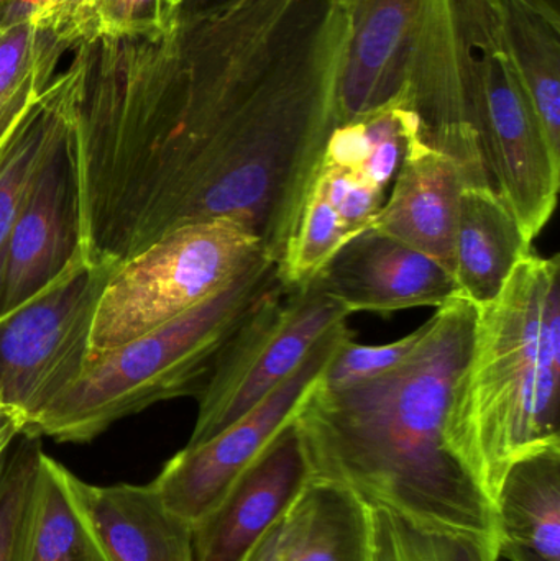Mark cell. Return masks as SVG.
<instances>
[{"mask_svg": "<svg viewBox=\"0 0 560 561\" xmlns=\"http://www.w3.org/2000/svg\"><path fill=\"white\" fill-rule=\"evenodd\" d=\"M240 0H194L187 3L186 7L180 10H191V12H209V10L226 9V7L233 5Z\"/></svg>", "mask_w": 560, "mask_h": 561, "instance_id": "4dcf8cb0", "label": "cell"}, {"mask_svg": "<svg viewBox=\"0 0 560 561\" xmlns=\"http://www.w3.org/2000/svg\"><path fill=\"white\" fill-rule=\"evenodd\" d=\"M293 421L240 474L222 503L193 529L196 561H240L308 481Z\"/></svg>", "mask_w": 560, "mask_h": 561, "instance_id": "4fadbf2b", "label": "cell"}, {"mask_svg": "<svg viewBox=\"0 0 560 561\" xmlns=\"http://www.w3.org/2000/svg\"><path fill=\"white\" fill-rule=\"evenodd\" d=\"M15 561H108L79 478L45 451L20 526Z\"/></svg>", "mask_w": 560, "mask_h": 561, "instance_id": "d6986e66", "label": "cell"}, {"mask_svg": "<svg viewBox=\"0 0 560 561\" xmlns=\"http://www.w3.org/2000/svg\"><path fill=\"white\" fill-rule=\"evenodd\" d=\"M178 12L167 0H98L94 38H151L173 26Z\"/></svg>", "mask_w": 560, "mask_h": 561, "instance_id": "4316f807", "label": "cell"}, {"mask_svg": "<svg viewBox=\"0 0 560 561\" xmlns=\"http://www.w3.org/2000/svg\"><path fill=\"white\" fill-rule=\"evenodd\" d=\"M352 339L347 322L329 330L305 362L252 411L204 444L184 447L151 481L164 504L194 527L229 493L240 474L293 421L312 382L338 350Z\"/></svg>", "mask_w": 560, "mask_h": 561, "instance_id": "9c48e42d", "label": "cell"}, {"mask_svg": "<svg viewBox=\"0 0 560 561\" xmlns=\"http://www.w3.org/2000/svg\"><path fill=\"white\" fill-rule=\"evenodd\" d=\"M351 313L315 280L279 283L247 313L217 356L186 447H196L252 411Z\"/></svg>", "mask_w": 560, "mask_h": 561, "instance_id": "ba28073f", "label": "cell"}, {"mask_svg": "<svg viewBox=\"0 0 560 561\" xmlns=\"http://www.w3.org/2000/svg\"><path fill=\"white\" fill-rule=\"evenodd\" d=\"M395 178L390 199L370 229L431 256L453 275L460 194L469 183L453 158L424 141L414 111L407 153Z\"/></svg>", "mask_w": 560, "mask_h": 561, "instance_id": "5bb4252c", "label": "cell"}, {"mask_svg": "<svg viewBox=\"0 0 560 561\" xmlns=\"http://www.w3.org/2000/svg\"><path fill=\"white\" fill-rule=\"evenodd\" d=\"M19 437L0 455V561H15L20 526L43 454L39 437Z\"/></svg>", "mask_w": 560, "mask_h": 561, "instance_id": "d4e9b609", "label": "cell"}, {"mask_svg": "<svg viewBox=\"0 0 560 561\" xmlns=\"http://www.w3.org/2000/svg\"><path fill=\"white\" fill-rule=\"evenodd\" d=\"M503 42L560 157V0H492Z\"/></svg>", "mask_w": 560, "mask_h": 561, "instance_id": "ffe728a7", "label": "cell"}, {"mask_svg": "<svg viewBox=\"0 0 560 561\" xmlns=\"http://www.w3.org/2000/svg\"><path fill=\"white\" fill-rule=\"evenodd\" d=\"M559 256L529 253L502 293L477 306L446 442L495 506L516 461L560 447Z\"/></svg>", "mask_w": 560, "mask_h": 561, "instance_id": "3957f363", "label": "cell"}, {"mask_svg": "<svg viewBox=\"0 0 560 561\" xmlns=\"http://www.w3.org/2000/svg\"><path fill=\"white\" fill-rule=\"evenodd\" d=\"M499 559L560 561V447L516 461L496 500Z\"/></svg>", "mask_w": 560, "mask_h": 561, "instance_id": "ac0fdd59", "label": "cell"}, {"mask_svg": "<svg viewBox=\"0 0 560 561\" xmlns=\"http://www.w3.org/2000/svg\"><path fill=\"white\" fill-rule=\"evenodd\" d=\"M352 237L334 207L315 184L279 260V279L292 286L309 283Z\"/></svg>", "mask_w": 560, "mask_h": 561, "instance_id": "cb8c5ba5", "label": "cell"}, {"mask_svg": "<svg viewBox=\"0 0 560 561\" xmlns=\"http://www.w3.org/2000/svg\"><path fill=\"white\" fill-rule=\"evenodd\" d=\"M7 445H3L2 442H0V455H2V451L5 450Z\"/></svg>", "mask_w": 560, "mask_h": 561, "instance_id": "d6a6232c", "label": "cell"}, {"mask_svg": "<svg viewBox=\"0 0 560 561\" xmlns=\"http://www.w3.org/2000/svg\"><path fill=\"white\" fill-rule=\"evenodd\" d=\"M278 283V263L262 256L206 302L88 363L23 434L82 444L157 402L197 398L230 336Z\"/></svg>", "mask_w": 560, "mask_h": 561, "instance_id": "277c9868", "label": "cell"}, {"mask_svg": "<svg viewBox=\"0 0 560 561\" xmlns=\"http://www.w3.org/2000/svg\"><path fill=\"white\" fill-rule=\"evenodd\" d=\"M118 265L88 260L0 317L2 444H12L84 371L95 307Z\"/></svg>", "mask_w": 560, "mask_h": 561, "instance_id": "52a82bcc", "label": "cell"}, {"mask_svg": "<svg viewBox=\"0 0 560 561\" xmlns=\"http://www.w3.org/2000/svg\"><path fill=\"white\" fill-rule=\"evenodd\" d=\"M316 186L334 207L352 236L368 229L384 206V191L342 168L322 167Z\"/></svg>", "mask_w": 560, "mask_h": 561, "instance_id": "83f0119b", "label": "cell"}, {"mask_svg": "<svg viewBox=\"0 0 560 561\" xmlns=\"http://www.w3.org/2000/svg\"><path fill=\"white\" fill-rule=\"evenodd\" d=\"M79 491L108 561H196L193 526L173 513L153 484Z\"/></svg>", "mask_w": 560, "mask_h": 561, "instance_id": "2e32d148", "label": "cell"}, {"mask_svg": "<svg viewBox=\"0 0 560 561\" xmlns=\"http://www.w3.org/2000/svg\"><path fill=\"white\" fill-rule=\"evenodd\" d=\"M479 540L416 526L404 517L374 510V561H499Z\"/></svg>", "mask_w": 560, "mask_h": 561, "instance_id": "603a6c76", "label": "cell"}, {"mask_svg": "<svg viewBox=\"0 0 560 561\" xmlns=\"http://www.w3.org/2000/svg\"><path fill=\"white\" fill-rule=\"evenodd\" d=\"M71 122V75H56L38 101L23 115L0 148V289L10 233L15 226L26 194Z\"/></svg>", "mask_w": 560, "mask_h": 561, "instance_id": "44dd1931", "label": "cell"}, {"mask_svg": "<svg viewBox=\"0 0 560 561\" xmlns=\"http://www.w3.org/2000/svg\"><path fill=\"white\" fill-rule=\"evenodd\" d=\"M43 0H0V30L35 20Z\"/></svg>", "mask_w": 560, "mask_h": 561, "instance_id": "f546056e", "label": "cell"}, {"mask_svg": "<svg viewBox=\"0 0 560 561\" xmlns=\"http://www.w3.org/2000/svg\"><path fill=\"white\" fill-rule=\"evenodd\" d=\"M98 0H43L36 25L48 28L71 53L94 38V9Z\"/></svg>", "mask_w": 560, "mask_h": 561, "instance_id": "f1b7e54d", "label": "cell"}, {"mask_svg": "<svg viewBox=\"0 0 560 561\" xmlns=\"http://www.w3.org/2000/svg\"><path fill=\"white\" fill-rule=\"evenodd\" d=\"M68 48L32 20L0 30V148L56 76Z\"/></svg>", "mask_w": 560, "mask_h": 561, "instance_id": "7402d4cb", "label": "cell"}, {"mask_svg": "<svg viewBox=\"0 0 560 561\" xmlns=\"http://www.w3.org/2000/svg\"><path fill=\"white\" fill-rule=\"evenodd\" d=\"M89 256L72 118L39 167L10 233L0 317L48 289Z\"/></svg>", "mask_w": 560, "mask_h": 561, "instance_id": "30bf717a", "label": "cell"}, {"mask_svg": "<svg viewBox=\"0 0 560 561\" xmlns=\"http://www.w3.org/2000/svg\"><path fill=\"white\" fill-rule=\"evenodd\" d=\"M311 280L348 313L390 316L459 297L439 262L370 227L348 239Z\"/></svg>", "mask_w": 560, "mask_h": 561, "instance_id": "7c38bea8", "label": "cell"}, {"mask_svg": "<svg viewBox=\"0 0 560 561\" xmlns=\"http://www.w3.org/2000/svg\"><path fill=\"white\" fill-rule=\"evenodd\" d=\"M240 561H374V510L347 488L308 478Z\"/></svg>", "mask_w": 560, "mask_h": 561, "instance_id": "9a60e30c", "label": "cell"}, {"mask_svg": "<svg viewBox=\"0 0 560 561\" xmlns=\"http://www.w3.org/2000/svg\"><path fill=\"white\" fill-rule=\"evenodd\" d=\"M434 0H344L347 43L338 88V125L393 102Z\"/></svg>", "mask_w": 560, "mask_h": 561, "instance_id": "8fae6325", "label": "cell"}, {"mask_svg": "<svg viewBox=\"0 0 560 561\" xmlns=\"http://www.w3.org/2000/svg\"><path fill=\"white\" fill-rule=\"evenodd\" d=\"M347 33L344 0H240L108 42L75 115L89 255L230 219L279 263L338 127Z\"/></svg>", "mask_w": 560, "mask_h": 561, "instance_id": "6da1fadb", "label": "cell"}, {"mask_svg": "<svg viewBox=\"0 0 560 561\" xmlns=\"http://www.w3.org/2000/svg\"><path fill=\"white\" fill-rule=\"evenodd\" d=\"M467 125L490 187L533 240L558 206L560 157L549 147L492 0H443Z\"/></svg>", "mask_w": 560, "mask_h": 561, "instance_id": "5b68a950", "label": "cell"}, {"mask_svg": "<svg viewBox=\"0 0 560 561\" xmlns=\"http://www.w3.org/2000/svg\"><path fill=\"white\" fill-rule=\"evenodd\" d=\"M476 319L470 300H447L400 365L344 389L316 379L293 424L309 480L347 488L372 510L499 552L495 506L446 442L450 398Z\"/></svg>", "mask_w": 560, "mask_h": 561, "instance_id": "7a4b0ae2", "label": "cell"}, {"mask_svg": "<svg viewBox=\"0 0 560 561\" xmlns=\"http://www.w3.org/2000/svg\"><path fill=\"white\" fill-rule=\"evenodd\" d=\"M167 2L171 10L178 12V10L183 9V7H186L187 3L194 2V0H167Z\"/></svg>", "mask_w": 560, "mask_h": 561, "instance_id": "1f68e13d", "label": "cell"}, {"mask_svg": "<svg viewBox=\"0 0 560 561\" xmlns=\"http://www.w3.org/2000/svg\"><path fill=\"white\" fill-rule=\"evenodd\" d=\"M268 256L236 220L190 224L158 239L115 270L95 307L88 363L153 332L226 289Z\"/></svg>", "mask_w": 560, "mask_h": 561, "instance_id": "8992f818", "label": "cell"}, {"mask_svg": "<svg viewBox=\"0 0 560 561\" xmlns=\"http://www.w3.org/2000/svg\"><path fill=\"white\" fill-rule=\"evenodd\" d=\"M529 253L532 242L522 224L492 187L462 191L454 237L457 296L473 306L490 302Z\"/></svg>", "mask_w": 560, "mask_h": 561, "instance_id": "e0dca14e", "label": "cell"}, {"mask_svg": "<svg viewBox=\"0 0 560 561\" xmlns=\"http://www.w3.org/2000/svg\"><path fill=\"white\" fill-rule=\"evenodd\" d=\"M423 333L424 323L403 339L378 346L357 345L352 336L325 366L319 382L328 389H344L377 378L400 365Z\"/></svg>", "mask_w": 560, "mask_h": 561, "instance_id": "484cf974", "label": "cell"}]
</instances>
